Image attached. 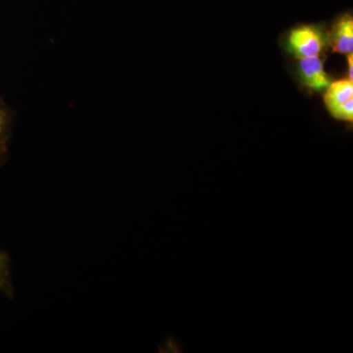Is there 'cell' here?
I'll list each match as a JSON object with an SVG mask.
<instances>
[{
	"label": "cell",
	"instance_id": "7a4b0ae2",
	"mask_svg": "<svg viewBox=\"0 0 353 353\" xmlns=\"http://www.w3.org/2000/svg\"><path fill=\"white\" fill-rule=\"evenodd\" d=\"M299 73L301 82L309 90L320 92L326 90L331 83L324 69V62L320 57L301 58Z\"/></svg>",
	"mask_w": 353,
	"mask_h": 353
},
{
	"label": "cell",
	"instance_id": "5b68a950",
	"mask_svg": "<svg viewBox=\"0 0 353 353\" xmlns=\"http://www.w3.org/2000/svg\"><path fill=\"white\" fill-rule=\"evenodd\" d=\"M14 112L10 106L0 95V166H2L9 155V143L12 134Z\"/></svg>",
	"mask_w": 353,
	"mask_h": 353
},
{
	"label": "cell",
	"instance_id": "52a82bcc",
	"mask_svg": "<svg viewBox=\"0 0 353 353\" xmlns=\"http://www.w3.org/2000/svg\"><path fill=\"white\" fill-rule=\"evenodd\" d=\"M352 57H353L352 53H350V54H348V57H347L348 79H350V80H352V79H353V71H352L353 58Z\"/></svg>",
	"mask_w": 353,
	"mask_h": 353
},
{
	"label": "cell",
	"instance_id": "6da1fadb",
	"mask_svg": "<svg viewBox=\"0 0 353 353\" xmlns=\"http://www.w3.org/2000/svg\"><path fill=\"white\" fill-rule=\"evenodd\" d=\"M327 37L318 26L303 25L294 28L289 32L287 48L299 58L320 57L326 46Z\"/></svg>",
	"mask_w": 353,
	"mask_h": 353
},
{
	"label": "cell",
	"instance_id": "3957f363",
	"mask_svg": "<svg viewBox=\"0 0 353 353\" xmlns=\"http://www.w3.org/2000/svg\"><path fill=\"white\" fill-rule=\"evenodd\" d=\"M327 41L334 52L350 54L353 51V19L352 16H341L334 23Z\"/></svg>",
	"mask_w": 353,
	"mask_h": 353
},
{
	"label": "cell",
	"instance_id": "277c9868",
	"mask_svg": "<svg viewBox=\"0 0 353 353\" xmlns=\"http://www.w3.org/2000/svg\"><path fill=\"white\" fill-rule=\"evenodd\" d=\"M324 101L329 112L334 117L343 106L353 101V81L347 79L330 83Z\"/></svg>",
	"mask_w": 353,
	"mask_h": 353
},
{
	"label": "cell",
	"instance_id": "8992f818",
	"mask_svg": "<svg viewBox=\"0 0 353 353\" xmlns=\"http://www.w3.org/2000/svg\"><path fill=\"white\" fill-rule=\"evenodd\" d=\"M0 292L13 299L14 285L11 276V259L8 253L0 250Z\"/></svg>",
	"mask_w": 353,
	"mask_h": 353
}]
</instances>
